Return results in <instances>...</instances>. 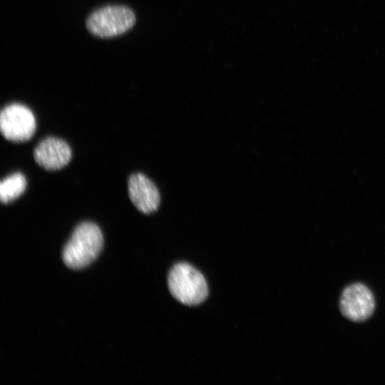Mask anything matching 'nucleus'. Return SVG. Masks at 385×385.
I'll list each match as a JSON object with an SVG mask.
<instances>
[{"label":"nucleus","instance_id":"nucleus-1","mask_svg":"<svg viewBox=\"0 0 385 385\" xmlns=\"http://www.w3.org/2000/svg\"><path fill=\"white\" fill-rule=\"evenodd\" d=\"M103 244L102 232L97 225L84 222L78 225L63 250L65 265L73 270L86 267L99 255Z\"/></svg>","mask_w":385,"mask_h":385},{"label":"nucleus","instance_id":"nucleus-2","mask_svg":"<svg viewBox=\"0 0 385 385\" xmlns=\"http://www.w3.org/2000/svg\"><path fill=\"white\" fill-rule=\"evenodd\" d=\"M136 22L133 9L125 5H106L94 10L86 20V27L101 38L120 36L130 30Z\"/></svg>","mask_w":385,"mask_h":385},{"label":"nucleus","instance_id":"nucleus-3","mask_svg":"<svg viewBox=\"0 0 385 385\" xmlns=\"http://www.w3.org/2000/svg\"><path fill=\"white\" fill-rule=\"evenodd\" d=\"M168 284L173 297L185 305L199 304L208 294L205 277L188 263L180 262L173 267L168 274Z\"/></svg>","mask_w":385,"mask_h":385},{"label":"nucleus","instance_id":"nucleus-4","mask_svg":"<svg viewBox=\"0 0 385 385\" xmlns=\"http://www.w3.org/2000/svg\"><path fill=\"white\" fill-rule=\"evenodd\" d=\"M0 130L3 136L10 141H26L34 135L36 130L34 115L24 105L9 104L1 111Z\"/></svg>","mask_w":385,"mask_h":385},{"label":"nucleus","instance_id":"nucleus-5","mask_svg":"<svg viewBox=\"0 0 385 385\" xmlns=\"http://www.w3.org/2000/svg\"><path fill=\"white\" fill-rule=\"evenodd\" d=\"M339 309L344 317L351 321H365L374 312V295L366 285L361 283L351 284L341 294Z\"/></svg>","mask_w":385,"mask_h":385},{"label":"nucleus","instance_id":"nucleus-6","mask_svg":"<svg viewBox=\"0 0 385 385\" xmlns=\"http://www.w3.org/2000/svg\"><path fill=\"white\" fill-rule=\"evenodd\" d=\"M129 197L135 207L144 214L156 211L160 195L155 183L142 173L132 174L128 181Z\"/></svg>","mask_w":385,"mask_h":385},{"label":"nucleus","instance_id":"nucleus-7","mask_svg":"<svg viewBox=\"0 0 385 385\" xmlns=\"http://www.w3.org/2000/svg\"><path fill=\"white\" fill-rule=\"evenodd\" d=\"M71 149L62 139L47 137L41 140L34 150L36 162L48 170H56L66 166L71 158Z\"/></svg>","mask_w":385,"mask_h":385},{"label":"nucleus","instance_id":"nucleus-8","mask_svg":"<svg viewBox=\"0 0 385 385\" xmlns=\"http://www.w3.org/2000/svg\"><path fill=\"white\" fill-rule=\"evenodd\" d=\"M26 188V179L19 172L12 173L4 178L0 183V200L9 203L21 196Z\"/></svg>","mask_w":385,"mask_h":385}]
</instances>
